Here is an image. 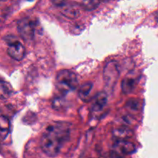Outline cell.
Masks as SVG:
<instances>
[{
    "label": "cell",
    "mask_w": 158,
    "mask_h": 158,
    "mask_svg": "<svg viewBox=\"0 0 158 158\" xmlns=\"http://www.w3.org/2000/svg\"><path fill=\"white\" fill-rule=\"evenodd\" d=\"M70 132V125L66 122H56L49 125L40 140L43 152L49 157H56L60 153L63 143L67 140Z\"/></svg>",
    "instance_id": "1"
},
{
    "label": "cell",
    "mask_w": 158,
    "mask_h": 158,
    "mask_svg": "<svg viewBox=\"0 0 158 158\" xmlns=\"http://www.w3.org/2000/svg\"><path fill=\"white\" fill-rule=\"evenodd\" d=\"M55 85L59 92L66 94L78 86V79L75 73L69 69H62L56 74Z\"/></svg>",
    "instance_id": "2"
},
{
    "label": "cell",
    "mask_w": 158,
    "mask_h": 158,
    "mask_svg": "<svg viewBox=\"0 0 158 158\" xmlns=\"http://www.w3.org/2000/svg\"><path fill=\"white\" fill-rule=\"evenodd\" d=\"M17 29L21 38L30 41L35 35V22L30 18H23L18 22Z\"/></svg>",
    "instance_id": "3"
},
{
    "label": "cell",
    "mask_w": 158,
    "mask_h": 158,
    "mask_svg": "<svg viewBox=\"0 0 158 158\" xmlns=\"http://www.w3.org/2000/svg\"><path fill=\"white\" fill-rule=\"evenodd\" d=\"M119 77V68L117 62L110 61L103 69V80L108 87H114Z\"/></svg>",
    "instance_id": "4"
},
{
    "label": "cell",
    "mask_w": 158,
    "mask_h": 158,
    "mask_svg": "<svg viewBox=\"0 0 158 158\" xmlns=\"http://www.w3.org/2000/svg\"><path fill=\"white\" fill-rule=\"evenodd\" d=\"M8 49L7 52L9 56L13 60L20 61L23 60L25 56L26 49L24 46L18 40H9L8 41Z\"/></svg>",
    "instance_id": "5"
},
{
    "label": "cell",
    "mask_w": 158,
    "mask_h": 158,
    "mask_svg": "<svg viewBox=\"0 0 158 158\" xmlns=\"http://www.w3.org/2000/svg\"><path fill=\"white\" fill-rule=\"evenodd\" d=\"M114 150L117 155H128L135 152L136 148L134 143L127 140H117L114 145Z\"/></svg>",
    "instance_id": "6"
},
{
    "label": "cell",
    "mask_w": 158,
    "mask_h": 158,
    "mask_svg": "<svg viewBox=\"0 0 158 158\" xmlns=\"http://www.w3.org/2000/svg\"><path fill=\"white\" fill-rule=\"evenodd\" d=\"M112 134L117 140H127L134 136V131L127 127H120L115 128Z\"/></svg>",
    "instance_id": "7"
},
{
    "label": "cell",
    "mask_w": 158,
    "mask_h": 158,
    "mask_svg": "<svg viewBox=\"0 0 158 158\" xmlns=\"http://www.w3.org/2000/svg\"><path fill=\"white\" fill-rule=\"evenodd\" d=\"M107 102V95L105 92H100L95 97L93 103V110L94 111H100Z\"/></svg>",
    "instance_id": "8"
},
{
    "label": "cell",
    "mask_w": 158,
    "mask_h": 158,
    "mask_svg": "<svg viewBox=\"0 0 158 158\" xmlns=\"http://www.w3.org/2000/svg\"><path fill=\"white\" fill-rule=\"evenodd\" d=\"M61 12L64 16L69 19H75L80 15L79 9L74 5L69 4L67 2L61 7Z\"/></svg>",
    "instance_id": "9"
},
{
    "label": "cell",
    "mask_w": 158,
    "mask_h": 158,
    "mask_svg": "<svg viewBox=\"0 0 158 158\" xmlns=\"http://www.w3.org/2000/svg\"><path fill=\"white\" fill-rule=\"evenodd\" d=\"M13 89L12 86L8 82L0 78V99L6 100L11 97L12 94Z\"/></svg>",
    "instance_id": "10"
},
{
    "label": "cell",
    "mask_w": 158,
    "mask_h": 158,
    "mask_svg": "<svg viewBox=\"0 0 158 158\" xmlns=\"http://www.w3.org/2000/svg\"><path fill=\"white\" fill-rule=\"evenodd\" d=\"M10 123L9 119L4 116H0V140L2 141L9 132Z\"/></svg>",
    "instance_id": "11"
},
{
    "label": "cell",
    "mask_w": 158,
    "mask_h": 158,
    "mask_svg": "<svg viewBox=\"0 0 158 158\" xmlns=\"http://www.w3.org/2000/svg\"><path fill=\"white\" fill-rule=\"evenodd\" d=\"M93 89V84L89 82H87V83H84L80 87V89H79L78 95L79 97L83 101L87 102L89 99V96L90 94V91L92 90Z\"/></svg>",
    "instance_id": "12"
},
{
    "label": "cell",
    "mask_w": 158,
    "mask_h": 158,
    "mask_svg": "<svg viewBox=\"0 0 158 158\" xmlns=\"http://www.w3.org/2000/svg\"><path fill=\"white\" fill-rule=\"evenodd\" d=\"M136 86V80L134 78L132 77H126V78L123 79V80L122 81L121 83V88L122 91L123 92V94H129L132 92Z\"/></svg>",
    "instance_id": "13"
},
{
    "label": "cell",
    "mask_w": 158,
    "mask_h": 158,
    "mask_svg": "<svg viewBox=\"0 0 158 158\" xmlns=\"http://www.w3.org/2000/svg\"><path fill=\"white\" fill-rule=\"evenodd\" d=\"M74 1L77 2L83 9L90 11L97 9L101 0H74Z\"/></svg>",
    "instance_id": "14"
},
{
    "label": "cell",
    "mask_w": 158,
    "mask_h": 158,
    "mask_svg": "<svg viewBox=\"0 0 158 158\" xmlns=\"http://www.w3.org/2000/svg\"><path fill=\"white\" fill-rule=\"evenodd\" d=\"M126 107L132 111H137L140 108V102L136 99H131L127 102Z\"/></svg>",
    "instance_id": "15"
},
{
    "label": "cell",
    "mask_w": 158,
    "mask_h": 158,
    "mask_svg": "<svg viewBox=\"0 0 158 158\" xmlns=\"http://www.w3.org/2000/svg\"><path fill=\"white\" fill-rule=\"evenodd\" d=\"M52 2L54 5L60 7H62L66 3V0H52Z\"/></svg>",
    "instance_id": "16"
},
{
    "label": "cell",
    "mask_w": 158,
    "mask_h": 158,
    "mask_svg": "<svg viewBox=\"0 0 158 158\" xmlns=\"http://www.w3.org/2000/svg\"><path fill=\"white\" fill-rule=\"evenodd\" d=\"M113 158H123V157H121V156H120V155H117H117L114 156V157Z\"/></svg>",
    "instance_id": "17"
},
{
    "label": "cell",
    "mask_w": 158,
    "mask_h": 158,
    "mask_svg": "<svg viewBox=\"0 0 158 158\" xmlns=\"http://www.w3.org/2000/svg\"><path fill=\"white\" fill-rule=\"evenodd\" d=\"M0 142H1V140H0Z\"/></svg>",
    "instance_id": "18"
}]
</instances>
